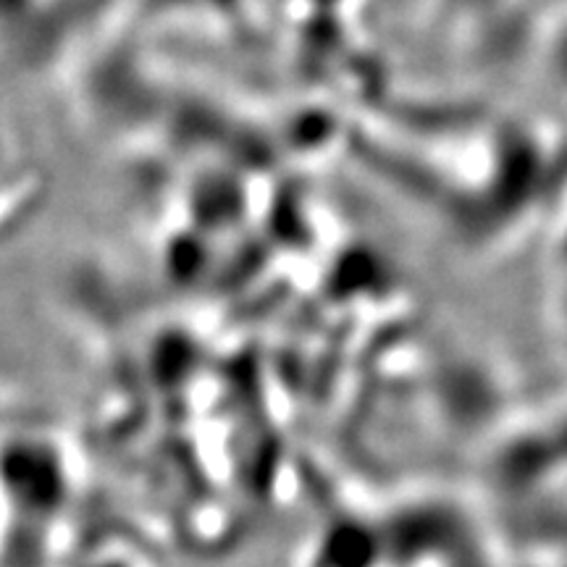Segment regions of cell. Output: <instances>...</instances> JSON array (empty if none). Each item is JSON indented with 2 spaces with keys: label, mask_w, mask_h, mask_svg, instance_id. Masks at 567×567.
I'll return each mask as SVG.
<instances>
[{
  "label": "cell",
  "mask_w": 567,
  "mask_h": 567,
  "mask_svg": "<svg viewBox=\"0 0 567 567\" xmlns=\"http://www.w3.org/2000/svg\"><path fill=\"white\" fill-rule=\"evenodd\" d=\"M384 536L379 530L360 526V523H342L331 526L313 547L310 567H373L384 555Z\"/></svg>",
  "instance_id": "cell-1"
}]
</instances>
